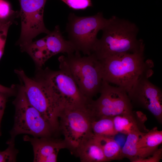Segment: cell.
<instances>
[{"mask_svg":"<svg viewBox=\"0 0 162 162\" xmlns=\"http://www.w3.org/2000/svg\"><path fill=\"white\" fill-rule=\"evenodd\" d=\"M139 30L134 23L113 16L107 19L92 53L101 60L139 50L145 47L143 40L137 38Z\"/></svg>","mask_w":162,"mask_h":162,"instance_id":"obj_1","label":"cell"},{"mask_svg":"<svg viewBox=\"0 0 162 162\" xmlns=\"http://www.w3.org/2000/svg\"><path fill=\"white\" fill-rule=\"evenodd\" d=\"M145 47L132 53H124L100 60L103 80L116 85L127 93L142 74L153 71L150 59L145 60Z\"/></svg>","mask_w":162,"mask_h":162,"instance_id":"obj_2","label":"cell"},{"mask_svg":"<svg viewBox=\"0 0 162 162\" xmlns=\"http://www.w3.org/2000/svg\"><path fill=\"white\" fill-rule=\"evenodd\" d=\"M59 70L46 68L38 69L35 76L42 80L60 100L64 108L88 107L90 101L81 93L65 61L64 56L58 58Z\"/></svg>","mask_w":162,"mask_h":162,"instance_id":"obj_3","label":"cell"},{"mask_svg":"<svg viewBox=\"0 0 162 162\" xmlns=\"http://www.w3.org/2000/svg\"><path fill=\"white\" fill-rule=\"evenodd\" d=\"M13 103L15 113L10 140H15L17 135L22 134L38 137L53 136L56 134L47 120L29 103L22 86L19 87Z\"/></svg>","mask_w":162,"mask_h":162,"instance_id":"obj_4","label":"cell"},{"mask_svg":"<svg viewBox=\"0 0 162 162\" xmlns=\"http://www.w3.org/2000/svg\"><path fill=\"white\" fill-rule=\"evenodd\" d=\"M64 56L80 91L91 101L99 93L103 81L100 61L93 53L81 56L80 52H76Z\"/></svg>","mask_w":162,"mask_h":162,"instance_id":"obj_5","label":"cell"},{"mask_svg":"<svg viewBox=\"0 0 162 162\" xmlns=\"http://www.w3.org/2000/svg\"><path fill=\"white\" fill-rule=\"evenodd\" d=\"M14 72L22 83L29 103L47 120L55 132H58L59 117L64 108L60 100L42 81L29 78L22 70L16 69Z\"/></svg>","mask_w":162,"mask_h":162,"instance_id":"obj_6","label":"cell"},{"mask_svg":"<svg viewBox=\"0 0 162 162\" xmlns=\"http://www.w3.org/2000/svg\"><path fill=\"white\" fill-rule=\"evenodd\" d=\"M93 120L88 107L64 108L59 119V132L64 136L66 148L75 154L85 140L94 135L92 129Z\"/></svg>","mask_w":162,"mask_h":162,"instance_id":"obj_7","label":"cell"},{"mask_svg":"<svg viewBox=\"0 0 162 162\" xmlns=\"http://www.w3.org/2000/svg\"><path fill=\"white\" fill-rule=\"evenodd\" d=\"M66 27L70 40L77 51L84 55L91 54L98 41L97 35L103 29L107 19L99 12L95 15L78 16L71 13Z\"/></svg>","mask_w":162,"mask_h":162,"instance_id":"obj_8","label":"cell"},{"mask_svg":"<svg viewBox=\"0 0 162 162\" xmlns=\"http://www.w3.org/2000/svg\"><path fill=\"white\" fill-rule=\"evenodd\" d=\"M99 93V98L92 100L88 106L93 120L105 117H113L134 111L127 92L123 88L112 86L103 80Z\"/></svg>","mask_w":162,"mask_h":162,"instance_id":"obj_9","label":"cell"},{"mask_svg":"<svg viewBox=\"0 0 162 162\" xmlns=\"http://www.w3.org/2000/svg\"><path fill=\"white\" fill-rule=\"evenodd\" d=\"M21 21L20 38L17 42L21 49L32 41L41 33L50 32L45 27L44 21V9L47 0H18Z\"/></svg>","mask_w":162,"mask_h":162,"instance_id":"obj_10","label":"cell"},{"mask_svg":"<svg viewBox=\"0 0 162 162\" xmlns=\"http://www.w3.org/2000/svg\"><path fill=\"white\" fill-rule=\"evenodd\" d=\"M152 71L142 75L127 93L132 104L151 112L160 124L162 123V91L149 80Z\"/></svg>","mask_w":162,"mask_h":162,"instance_id":"obj_11","label":"cell"},{"mask_svg":"<svg viewBox=\"0 0 162 162\" xmlns=\"http://www.w3.org/2000/svg\"><path fill=\"white\" fill-rule=\"evenodd\" d=\"M23 140L29 142L34 152V162H56L59 151L66 148L63 140L53 136L30 137L28 135L23 137Z\"/></svg>","mask_w":162,"mask_h":162,"instance_id":"obj_12","label":"cell"},{"mask_svg":"<svg viewBox=\"0 0 162 162\" xmlns=\"http://www.w3.org/2000/svg\"><path fill=\"white\" fill-rule=\"evenodd\" d=\"M146 115L140 111L116 116L113 117L115 129L125 134L134 132L146 133L148 131L145 125Z\"/></svg>","mask_w":162,"mask_h":162,"instance_id":"obj_13","label":"cell"},{"mask_svg":"<svg viewBox=\"0 0 162 162\" xmlns=\"http://www.w3.org/2000/svg\"><path fill=\"white\" fill-rule=\"evenodd\" d=\"M45 37L47 48L51 57L60 53L69 55L78 52L70 40L64 39L58 25Z\"/></svg>","mask_w":162,"mask_h":162,"instance_id":"obj_14","label":"cell"},{"mask_svg":"<svg viewBox=\"0 0 162 162\" xmlns=\"http://www.w3.org/2000/svg\"><path fill=\"white\" fill-rule=\"evenodd\" d=\"M75 155L81 162L108 161L100 145L94 138V135L84 141L77 148Z\"/></svg>","mask_w":162,"mask_h":162,"instance_id":"obj_15","label":"cell"},{"mask_svg":"<svg viewBox=\"0 0 162 162\" xmlns=\"http://www.w3.org/2000/svg\"><path fill=\"white\" fill-rule=\"evenodd\" d=\"M162 143V131L155 127L141 134L137 145L143 159L152 155Z\"/></svg>","mask_w":162,"mask_h":162,"instance_id":"obj_16","label":"cell"},{"mask_svg":"<svg viewBox=\"0 0 162 162\" xmlns=\"http://www.w3.org/2000/svg\"><path fill=\"white\" fill-rule=\"evenodd\" d=\"M94 138L108 161L122 159L121 148L113 137L94 135Z\"/></svg>","mask_w":162,"mask_h":162,"instance_id":"obj_17","label":"cell"},{"mask_svg":"<svg viewBox=\"0 0 162 162\" xmlns=\"http://www.w3.org/2000/svg\"><path fill=\"white\" fill-rule=\"evenodd\" d=\"M144 133L134 132L128 134L124 143L121 148V156L126 158L131 162H137L143 158L141 153L138 149L137 143L140 136Z\"/></svg>","mask_w":162,"mask_h":162,"instance_id":"obj_18","label":"cell"},{"mask_svg":"<svg viewBox=\"0 0 162 162\" xmlns=\"http://www.w3.org/2000/svg\"><path fill=\"white\" fill-rule=\"evenodd\" d=\"M91 126L92 131L95 136L113 137L118 134L115 128L113 117H105L93 120Z\"/></svg>","mask_w":162,"mask_h":162,"instance_id":"obj_19","label":"cell"},{"mask_svg":"<svg viewBox=\"0 0 162 162\" xmlns=\"http://www.w3.org/2000/svg\"><path fill=\"white\" fill-rule=\"evenodd\" d=\"M21 50L29 55L37 65L38 68H41L46 61L51 57L47 47H38L33 41Z\"/></svg>","mask_w":162,"mask_h":162,"instance_id":"obj_20","label":"cell"},{"mask_svg":"<svg viewBox=\"0 0 162 162\" xmlns=\"http://www.w3.org/2000/svg\"><path fill=\"white\" fill-rule=\"evenodd\" d=\"M8 147L3 151H0V162L16 161L18 150L15 146V140H9L7 142Z\"/></svg>","mask_w":162,"mask_h":162,"instance_id":"obj_21","label":"cell"},{"mask_svg":"<svg viewBox=\"0 0 162 162\" xmlns=\"http://www.w3.org/2000/svg\"><path fill=\"white\" fill-rule=\"evenodd\" d=\"M69 8L74 10H83L92 7L91 0H60Z\"/></svg>","mask_w":162,"mask_h":162,"instance_id":"obj_22","label":"cell"},{"mask_svg":"<svg viewBox=\"0 0 162 162\" xmlns=\"http://www.w3.org/2000/svg\"><path fill=\"white\" fill-rule=\"evenodd\" d=\"M14 20L8 22L0 28V60L4 52L9 28L14 22Z\"/></svg>","mask_w":162,"mask_h":162,"instance_id":"obj_23","label":"cell"},{"mask_svg":"<svg viewBox=\"0 0 162 162\" xmlns=\"http://www.w3.org/2000/svg\"><path fill=\"white\" fill-rule=\"evenodd\" d=\"M162 158V148H158L150 156L138 160L137 162H159Z\"/></svg>","mask_w":162,"mask_h":162,"instance_id":"obj_24","label":"cell"},{"mask_svg":"<svg viewBox=\"0 0 162 162\" xmlns=\"http://www.w3.org/2000/svg\"><path fill=\"white\" fill-rule=\"evenodd\" d=\"M9 96L0 92V136L2 135L1 123L6 106L7 99Z\"/></svg>","mask_w":162,"mask_h":162,"instance_id":"obj_25","label":"cell"},{"mask_svg":"<svg viewBox=\"0 0 162 162\" xmlns=\"http://www.w3.org/2000/svg\"><path fill=\"white\" fill-rule=\"evenodd\" d=\"M19 12L13 11L8 16L4 17H0V28L4 24L12 20H14L19 16Z\"/></svg>","mask_w":162,"mask_h":162,"instance_id":"obj_26","label":"cell"},{"mask_svg":"<svg viewBox=\"0 0 162 162\" xmlns=\"http://www.w3.org/2000/svg\"><path fill=\"white\" fill-rule=\"evenodd\" d=\"M0 92L5 94L9 96L13 95L15 93V86L7 87L0 84Z\"/></svg>","mask_w":162,"mask_h":162,"instance_id":"obj_27","label":"cell"}]
</instances>
